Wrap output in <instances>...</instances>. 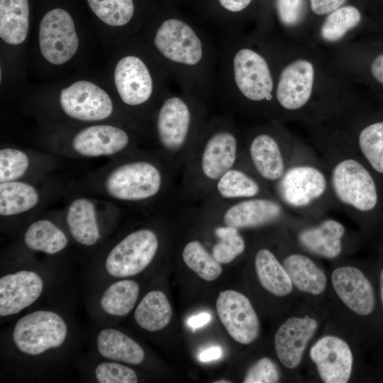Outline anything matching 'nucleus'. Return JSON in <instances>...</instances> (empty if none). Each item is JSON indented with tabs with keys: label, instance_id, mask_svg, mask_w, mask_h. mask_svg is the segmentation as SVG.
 Here are the masks:
<instances>
[{
	"label": "nucleus",
	"instance_id": "1",
	"mask_svg": "<svg viewBox=\"0 0 383 383\" xmlns=\"http://www.w3.org/2000/svg\"><path fill=\"white\" fill-rule=\"evenodd\" d=\"M79 288L38 305L1 331V380H65L82 353L84 335L75 312Z\"/></svg>",
	"mask_w": 383,
	"mask_h": 383
},
{
	"label": "nucleus",
	"instance_id": "2",
	"mask_svg": "<svg viewBox=\"0 0 383 383\" xmlns=\"http://www.w3.org/2000/svg\"><path fill=\"white\" fill-rule=\"evenodd\" d=\"M138 35L181 91L211 105L215 99L217 40L184 13L179 2L165 0L157 3Z\"/></svg>",
	"mask_w": 383,
	"mask_h": 383
},
{
	"label": "nucleus",
	"instance_id": "3",
	"mask_svg": "<svg viewBox=\"0 0 383 383\" xmlns=\"http://www.w3.org/2000/svg\"><path fill=\"white\" fill-rule=\"evenodd\" d=\"M102 74L122 108L144 128L171 91V79L137 34L118 45L106 60Z\"/></svg>",
	"mask_w": 383,
	"mask_h": 383
},
{
	"label": "nucleus",
	"instance_id": "4",
	"mask_svg": "<svg viewBox=\"0 0 383 383\" xmlns=\"http://www.w3.org/2000/svg\"><path fill=\"white\" fill-rule=\"evenodd\" d=\"M243 147L232 113L210 116L180 174L178 205L189 207L203 201L219 179L240 160Z\"/></svg>",
	"mask_w": 383,
	"mask_h": 383
},
{
	"label": "nucleus",
	"instance_id": "5",
	"mask_svg": "<svg viewBox=\"0 0 383 383\" xmlns=\"http://www.w3.org/2000/svg\"><path fill=\"white\" fill-rule=\"evenodd\" d=\"M215 99L227 112L271 101L274 80L267 59L238 34L219 33Z\"/></svg>",
	"mask_w": 383,
	"mask_h": 383
},
{
	"label": "nucleus",
	"instance_id": "6",
	"mask_svg": "<svg viewBox=\"0 0 383 383\" xmlns=\"http://www.w3.org/2000/svg\"><path fill=\"white\" fill-rule=\"evenodd\" d=\"M80 288L79 274L66 265L18 258L0 270V323H10L26 311Z\"/></svg>",
	"mask_w": 383,
	"mask_h": 383
},
{
	"label": "nucleus",
	"instance_id": "7",
	"mask_svg": "<svg viewBox=\"0 0 383 383\" xmlns=\"http://www.w3.org/2000/svg\"><path fill=\"white\" fill-rule=\"evenodd\" d=\"M21 94L29 100L55 104L65 117L81 123H104L122 108L102 70L46 82H27Z\"/></svg>",
	"mask_w": 383,
	"mask_h": 383
},
{
	"label": "nucleus",
	"instance_id": "8",
	"mask_svg": "<svg viewBox=\"0 0 383 383\" xmlns=\"http://www.w3.org/2000/svg\"><path fill=\"white\" fill-rule=\"evenodd\" d=\"M209 107L194 94L170 91L152 114L149 128L160 155L179 178L210 116Z\"/></svg>",
	"mask_w": 383,
	"mask_h": 383
},
{
	"label": "nucleus",
	"instance_id": "9",
	"mask_svg": "<svg viewBox=\"0 0 383 383\" xmlns=\"http://www.w3.org/2000/svg\"><path fill=\"white\" fill-rule=\"evenodd\" d=\"M329 284L336 299L356 321L364 345L374 359L382 360L383 311L376 274L351 265H340L331 273Z\"/></svg>",
	"mask_w": 383,
	"mask_h": 383
},
{
	"label": "nucleus",
	"instance_id": "10",
	"mask_svg": "<svg viewBox=\"0 0 383 383\" xmlns=\"http://www.w3.org/2000/svg\"><path fill=\"white\" fill-rule=\"evenodd\" d=\"M161 245L157 232L149 227L135 229L113 245L101 258L81 271L80 292L104 282L134 277L149 267Z\"/></svg>",
	"mask_w": 383,
	"mask_h": 383
},
{
	"label": "nucleus",
	"instance_id": "11",
	"mask_svg": "<svg viewBox=\"0 0 383 383\" xmlns=\"http://www.w3.org/2000/svg\"><path fill=\"white\" fill-rule=\"evenodd\" d=\"M177 179L163 158L160 161L139 158L112 170L105 180V189L111 196L120 201L144 203L166 196L177 204Z\"/></svg>",
	"mask_w": 383,
	"mask_h": 383
},
{
	"label": "nucleus",
	"instance_id": "12",
	"mask_svg": "<svg viewBox=\"0 0 383 383\" xmlns=\"http://www.w3.org/2000/svg\"><path fill=\"white\" fill-rule=\"evenodd\" d=\"M93 15L106 60L129 38L137 35L157 4L154 0H86Z\"/></svg>",
	"mask_w": 383,
	"mask_h": 383
},
{
	"label": "nucleus",
	"instance_id": "13",
	"mask_svg": "<svg viewBox=\"0 0 383 383\" xmlns=\"http://www.w3.org/2000/svg\"><path fill=\"white\" fill-rule=\"evenodd\" d=\"M196 215L238 230L265 226L282 216L281 205L274 199L259 196L221 203H200L189 206Z\"/></svg>",
	"mask_w": 383,
	"mask_h": 383
},
{
	"label": "nucleus",
	"instance_id": "14",
	"mask_svg": "<svg viewBox=\"0 0 383 383\" xmlns=\"http://www.w3.org/2000/svg\"><path fill=\"white\" fill-rule=\"evenodd\" d=\"M140 283L131 277L104 282L82 295L94 323L116 326L133 312L140 300Z\"/></svg>",
	"mask_w": 383,
	"mask_h": 383
},
{
	"label": "nucleus",
	"instance_id": "15",
	"mask_svg": "<svg viewBox=\"0 0 383 383\" xmlns=\"http://www.w3.org/2000/svg\"><path fill=\"white\" fill-rule=\"evenodd\" d=\"M309 359L323 383H346L357 368V353L345 336L327 332L313 341L308 350Z\"/></svg>",
	"mask_w": 383,
	"mask_h": 383
},
{
	"label": "nucleus",
	"instance_id": "16",
	"mask_svg": "<svg viewBox=\"0 0 383 383\" xmlns=\"http://www.w3.org/2000/svg\"><path fill=\"white\" fill-rule=\"evenodd\" d=\"M322 320L314 311L306 309L293 313L281 323L274 334V346L284 368L294 371L299 367Z\"/></svg>",
	"mask_w": 383,
	"mask_h": 383
},
{
	"label": "nucleus",
	"instance_id": "17",
	"mask_svg": "<svg viewBox=\"0 0 383 383\" xmlns=\"http://www.w3.org/2000/svg\"><path fill=\"white\" fill-rule=\"evenodd\" d=\"M332 186L343 204L361 211L373 209L377 202L375 183L369 172L357 161L340 162L332 173Z\"/></svg>",
	"mask_w": 383,
	"mask_h": 383
},
{
	"label": "nucleus",
	"instance_id": "18",
	"mask_svg": "<svg viewBox=\"0 0 383 383\" xmlns=\"http://www.w3.org/2000/svg\"><path fill=\"white\" fill-rule=\"evenodd\" d=\"M88 352L131 367L140 366L147 359L145 348L116 326L94 323L87 333Z\"/></svg>",
	"mask_w": 383,
	"mask_h": 383
},
{
	"label": "nucleus",
	"instance_id": "19",
	"mask_svg": "<svg viewBox=\"0 0 383 383\" xmlns=\"http://www.w3.org/2000/svg\"><path fill=\"white\" fill-rule=\"evenodd\" d=\"M218 316L231 337L243 345L253 343L259 336V317L249 299L243 294L228 289L216 299Z\"/></svg>",
	"mask_w": 383,
	"mask_h": 383
},
{
	"label": "nucleus",
	"instance_id": "20",
	"mask_svg": "<svg viewBox=\"0 0 383 383\" xmlns=\"http://www.w3.org/2000/svg\"><path fill=\"white\" fill-rule=\"evenodd\" d=\"M133 129L117 123H93L77 131L71 145L85 157L111 155L129 148L134 142Z\"/></svg>",
	"mask_w": 383,
	"mask_h": 383
},
{
	"label": "nucleus",
	"instance_id": "21",
	"mask_svg": "<svg viewBox=\"0 0 383 383\" xmlns=\"http://www.w3.org/2000/svg\"><path fill=\"white\" fill-rule=\"evenodd\" d=\"M314 69L309 61L299 59L285 66L280 72L274 87L277 104L287 110H296L311 97Z\"/></svg>",
	"mask_w": 383,
	"mask_h": 383
},
{
	"label": "nucleus",
	"instance_id": "22",
	"mask_svg": "<svg viewBox=\"0 0 383 383\" xmlns=\"http://www.w3.org/2000/svg\"><path fill=\"white\" fill-rule=\"evenodd\" d=\"M326 188V180L323 174L311 166L290 168L277 183V192L281 199L295 207L309 204L319 198Z\"/></svg>",
	"mask_w": 383,
	"mask_h": 383
},
{
	"label": "nucleus",
	"instance_id": "23",
	"mask_svg": "<svg viewBox=\"0 0 383 383\" xmlns=\"http://www.w3.org/2000/svg\"><path fill=\"white\" fill-rule=\"evenodd\" d=\"M282 263L295 291L312 299L322 297L327 292L330 284L326 271L309 256L291 253Z\"/></svg>",
	"mask_w": 383,
	"mask_h": 383
},
{
	"label": "nucleus",
	"instance_id": "24",
	"mask_svg": "<svg viewBox=\"0 0 383 383\" xmlns=\"http://www.w3.org/2000/svg\"><path fill=\"white\" fill-rule=\"evenodd\" d=\"M246 152L257 174L268 182L279 181L284 173V160L277 140L260 132L249 140Z\"/></svg>",
	"mask_w": 383,
	"mask_h": 383
},
{
	"label": "nucleus",
	"instance_id": "25",
	"mask_svg": "<svg viewBox=\"0 0 383 383\" xmlns=\"http://www.w3.org/2000/svg\"><path fill=\"white\" fill-rule=\"evenodd\" d=\"M201 20L219 33L236 35L253 0H192Z\"/></svg>",
	"mask_w": 383,
	"mask_h": 383
},
{
	"label": "nucleus",
	"instance_id": "26",
	"mask_svg": "<svg viewBox=\"0 0 383 383\" xmlns=\"http://www.w3.org/2000/svg\"><path fill=\"white\" fill-rule=\"evenodd\" d=\"M262 187L259 182L244 167L240 160L216 183L201 203H221L259 197ZM200 204V203H199Z\"/></svg>",
	"mask_w": 383,
	"mask_h": 383
},
{
	"label": "nucleus",
	"instance_id": "27",
	"mask_svg": "<svg viewBox=\"0 0 383 383\" xmlns=\"http://www.w3.org/2000/svg\"><path fill=\"white\" fill-rule=\"evenodd\" d=\"M75 369L83 382L137 383L140 380L133 367L96 357L88 351L79 355Z\"/></svg>",
	"mask_w": 383,
	"mask_h": 383
},
{
	"label": "nucleus",
	"instance_id": "28",
	"mask_svg": "<svg viewBox=\"0 0 383 383\" xmlns=\"http://www.w3.org/2000/svg\"><path fill=\"white\" fill-rule=\"evenodd\" d=\"M345 227L338 221L327 219L298 234L300 245L309 252L326 259H335L342 252Z\"/></svg>",
	"mask_w": 383,
	"mask_h": 383
},
{
	"label": "nucleus",
	"instance_id": "29",
	"mask_svg": "<svg viewBox=\"0 0 383 383\" xmlns=\"http://www.w3.org/2000/svg\"><path fill=\"white\" fill-rule=\"evenodd\" d=\"M66 223L72 238L82 247L92 248L101 239L94 206L86 198L77 199L70 204Z\"/></svg>",
	"mask_w": 383,
	"mask_h": 383
},
{
	"label": "nucleus",
	"instance_id": "30",
	"mask_svg": "<svg viewBox=\"0 0 383 383\" xmlns=\"http://www.w3.org/2000/svg\"><path fill=\"white\" fill-rule=\"evenodd\" d=\"M172 317V309L165 294L160 289L147 292L133 311L134 323L146 333L164 329Z\"/></svg>",
	"mask_w": 383,
	"mask_h": 383
},
{
	"label": "nucleus",
	"instance_id": "31",
	"mask_svg": "<svg viewBox=\"0 0 383 383\" xmlns=\"http://www.w3.org/2000/svg\"><path fill=\"white\" fill-rule=\"evenodd\" d=\"M254 267L261 287L277 297H287L295 292L282 262L268 248L259 249L254 257Z\"/></svg>",
	"mask_w": 383,
	"mask_h": 383
},
{
	"label": "nucleus",
	"instance_id": "32",
	"mask_svg": "<svg viewBox=\"0 0 383 383\" xmlns=\"http://www.w3.org/2000/svg\"><path fill=\"white\" fill-rule=\"evenodd\" d=\"M23 240L28 250L50 256L60 254L69 245L65 233L47 219H40L30 224L24 232Z\"/></svg>",
	"mask_w": 383,
	"mask_h": 383
},
{
	"label": "nucleus",
	"instance_id": "33",
	"mask_svg": "<svg viewBox=\"0 0 383 383\" xmlns=\"http://www.w3.org/2000/svg\"><path fill=\"white\" fill-rule=\"evenodd\" d=\"M39 201L36 189L26 182L11 181L0 184V215L9 216L28 211Z\"/></svg>",
	"mask_w": 383,
	"mask_h": 383
},
{
	"label": "nucleus",
	"instance_id": "34",
	"mask_svg": "<svg viewBox=\"0 0 383 383\" xmlns=\"http://www.w3.org/2000/svg\"><path fill=\"white\" fill-rule=\"evenodd\" d=\"M182 257L185 265L202 279L213 281L221 274V264L197 239H192L184 244Z\"/></svg>",
	"mask_w": 383,
	"mask_h": 383
},
{
	"label": "nucleus",
	"instance_id": "35",
	"mask_svg": "<svg viewBox=\"0 0 383 383\" xmlns=\"http://www.w3.org/2000/svg\"><path fill=\"white\" fill-rule=\"evenodd\" d=\"M209 221L213 223V234L216 239L212 246L211 253L219 263L228 264L243 253L245 250V242L240 230L218 222Z\"/></svg>",
	"mask_w": 383,
	"mask_h": 383
},
{
	"label": "nucleus",
	"instance_id": "36",
	"mask_svg": "<svg viewBox=\"0 0 383 383\" xmlns=\"http://www.w3.org/2000/svg\"><path fill=\"white\" fill-rule=\"evenodd\" d=\"M360 20L361 14L355 6L340 7L326 17L321 28V35L326 41H338L356 27Z\"/></svg>",
	"mask_w": 383,
	"mask_h": 383
},
{
	"label": "nucleus",
	"instance_id": "37",
	"mask_svg": "<svg viewBox=\"0 0 383 383\" xmlns=\"http://www.w3.org/2000/svg\"><path fill=\"white\" fill-rule=\"evenodd\" d=\"M359 146L371 166L383 173V122L365 128L359 135Z\"/></svg>",
	"mask_w": 383,
	"mask_h": 383
},
{
	"label": "nucleus",
	"instance_id": "38",
	"mask_svg": "<svg viewBox=\"0 0 383 383\" xmlns=\"http://www.w3.org/2000/svg\"><path fill=\"white\" fill-rule=\"evenodd\" d=\"M29 160L21 150L3 148L0 150V182L14 181L28 170Z\"/></svg>",
	"mask_w": 383,
	"mask_h": 383
},
{
	"label": "nucleus",
	"instance_id": "39",
	"mask_svg": "<svg viewBox=\"0 0 383 383\" xmlns=\"http://www.w3.org/2000/svg\"><path fill=\"white\" fill-rule=\"evenodd\" d=\"M281 379V371L278 365L268 357H263L248 369L243 383H276Z\"/></svg>",
	"mask_w": 383,
	"mask_h": 383
},
{
	"label": "nucleus",
	"instance_id": "40",
	"mask_svg": "<svg viewBox=\"0 0 383 383\" xmlns=\"http://www.w3.org/2000/svg\"><path fill=\"white\" fill-rule=\"evenodd\" d=\"M275 9L280 23L287 27L298 24L305 13L304 0H275Z\"/></svg>",
	"mask_w": 383,
	"mask_h": 383
},
{
	"label": "nucleus",
	"instance_id": "41",
	"mask_svg": "<svg viewBox=\"0 0 383 383\" xmlns=\"http://www.w3.org/2000/svg\"><path fill=\"white\" fill-rule=\"evenodd\" d=\"M348 0H310L311 8L317 15L331 13L339 9Z\"/></svg>",
	"mask_w": 383,
	"mask_h": 383
},
{
	"label": "nucleus",
	"instance_id": "42",
	"mask_svg": "<svg viewBox=\"0 0 383 383\" xmlns=\"http://www.w3.org/2000/svg\"><path fill=\"white\" fill-rule=\"evenodd\" d=\"M371 72L374 78L383 84V54L378 55L373 60Z\"/></svg>",
	"mask_w": 383,
	"mask_h": 383
},
{
	"label": "nucleus",
	"instance_id": "43",
	"mask_svg": "<svg viewBox=\"0 0 383 383\" xmlns=\"http://www.w3.org/2000/svg\"><path fill=\"white\" fill-rule=\"evenodd\" d=\"M211 319L209 313L203 312L198 315L190 317L187 320L188 325L193 329L201 327L206 324Z\"/></svg>",
	"mask_w": 383,
	"mask_h": 383
},
{
	"label": "nucleus",
	"instance_id": "44",
	"mask_svg": "<svg viewBox=\"0 0 383 383\" xmlns=\"http://www.w3.org/2000/svg\"><path fill=\"white\" fill-rule=\"evenodd\" d=\"M222 351L220 347L210 348L199 354V359L201 362H209L218 359L221 355Z\"/></svg>",
	"mask_w": 383,
	"mask_h": 383
},
{
	"label": "nucleus",
	"instance_id": "45",
	"mask_svg": "<svg viewBox=\"0 0 383 383\" xmlns=\"http://www.w3.org/2000/svg\"><path fill=\"white\" fill-rule=\"evenodd\" d=\"M379 299L383 311V263L375 270Z\"/></svg>",
	"mask_w": 383,
	"mask_h": 383
},
{
	"label": "nucleus",
	"instance_id": "46",
	"mask_svg": "<svg viewBox=\"0 0 383 383\" xmlns=\"http://www.w3.org/2000/svg\"><path fill=\"white\" fill-rule=\"evenodd\" d=\"M221 382L229 383L230 381H226V380H224V379H221V380H218V381L215 382V383H221Z\"/></svg>",
	"mask_w": 383,
	"mask_h": 383
}]
</instances>
